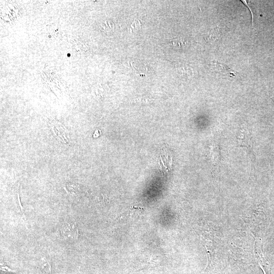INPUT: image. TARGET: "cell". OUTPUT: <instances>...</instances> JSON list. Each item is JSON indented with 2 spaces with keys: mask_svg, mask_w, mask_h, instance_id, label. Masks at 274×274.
Here are the masks:
<instances>
[{
  "mask_svg": "<svg viewBox=\"0 0 274 274\" xmlns=\"http://www.w3.org/2000/svg\"><path fill=\"white\" fill-rule=\"evenodd\" d=\"M59 230L62 237L69 241H75L79 235L77 224L73 220H64L60 225Z\"/></svg>",
  "mask_w": 274,
  "mask_h": 274,
  "instance_id": "6da1fadb",
  "label": "cell"
},
{
  "mask_svg": "<svg viewBox=\"0 0 274 274\" xmlns=\"http://www.w3.org/2000/svg\"><path fill=\"white\" fill-rule=\"evenodd\" d=\"M263 244L261 241L257 238L255 241L254 253L259 265L264 274H271V270L268 261L266 259L263 252Z\"/></svg>",
  "mask_w": 274,
  "mask_h": 274,
  "instance_id": "7a4b0ae2",
  "label": "cell"
},
{
  "mask_svg": "<svg viewBox=\"0 0 274 274\" xmlns=\"http://www.w3.org/2000/svg\"><path fill=\"white\" fill-rule=\"evenodd\" d=\"M51 131L52 132L54 136V139L57 140V142L60 144V146H62L63 144L64 147H67L66 145H68L69 140L64 138L62 136V135L65 137L69 138L67 130L61 124H60L58 122H54L50 124Z\"/></svg>",
  "mask_w": 274,
  "mask_h": 274,
  "instance_id": "3957f363",
  "label": "cell"
},
{
  "mask_svg": "<svg viewBox=\"0 0 274 274\" xmlns=\"http://www.w3.org/2000/svg\"><path fill=\"white\" fill-rule=\"evenodd\" d=\"M211 65L214 71L227 79H234L239 76L238 73L232 70L226 64L216 60L211 61Z\"/></svg>",
  "mask_w": 274,
  "mask_h": 274,
  "instance_id": "277c9868",
  "label": "cell"
},
{
  "mask_svg": "<svg viewBox=\"0 0 274 274\" xmlns=\"http://www.w3.org/2000/svg\"><path fill=\"white\" fill-rule=\"evenodd\" d=\"M228 30L226 27L217 26L208 31L204 37L205 40L211 44H214L221 40Z\"/></svg>",
  "mask_w": 274,
  "mask_h": 274,
  "instance_id": "5b68a950",
  "label": "cell"
},
{
  "mask_svg": "<svg viewBox=\"0 0 274 274\" xmlns=\"http://www.w3.org/2000/svg\"><path fill=\"white\" fill-rule=\"evenodd\" d=\"M169 44L175 49L183 50L189 46V43L184 38H177L169 41Z\"/></svg>",
  "mask_w": 274,
  "mask_h": 274,
  "instance_id": "8992f818",
  "label": "cell"
},
{
  "mask_svg": "<svg viewBox=\"0 0 274 274\" xmlns=\"http://www.w3.org/2000/svg\"><path fill=\"white\" fill-rule=\"evenodd\" d=\"M141 28V24L139 20H135L131 22L128 26V30L130 31H134Z\"/></svg>",
  "mask_w": 274,
  "mask_h": 274,
  "instance_id": "52a82bcc",
  "label": "cell"
},
{
  "mask_svg": "<svg viewBox=\"0 0 274 274\" xmlns=\"http://www.w3.org/2000/svg\"><path fill=\"white\" fill-rule=\"evenodd\" d=\"M41 265L42 268L46 274H51L50 265L45 259H43L42 260Z\"/></svg>",
  "mask_w": 274,
  "mask_h": 274,
  "instance_id": "ba28073f",
  "label": "cell"
},
{
  "mask_svg": "<svg viewBox=\"0 0 274 274\" xmlns=\"http://www.w3.org/2000/svg\"><path fill=\"white\" fill-rule=\"evenodd\" d=\"M1 270L3 272H14L15 271L11 269L6 265H2L1 264Z\"/></svg>",
  "mask_w": 274,
  "mask_h": 274,
  "instance_id": "9c48e42d",
  "label": "cell"
},
{
  "mask_svg": "<svg viewBox=\"0 0 274 274\" xmlns=\"http://www.w3.org/2000/svg\"><path fill=\"white\" fill-rule=\"evenodd\" d=\"M100 132L99 130H98V129H96L95 131V132L94 133L93 135V136L94 138H97L100 135V133L99 132Z\"/></svg>",
  "mask_w": 274,
  "mask_h": 274,
  "instance_id": "30bf717a",
  "label": "cell"
}]
</instances>
